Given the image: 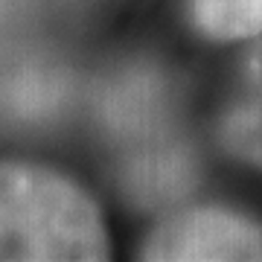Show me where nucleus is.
<instances>
[{"instance_id": "f03ea898", "label": "nucleus", "mask_w": 262, "mask_h": 262, "mask_svg": "<svg viewBox=\"0 0 262 262\" xmlns=\"http://www.w3.org/2000/svg\"><path fill=\"white\" fill-rule=\"evenodd\" d=\"M96 120L125 149L158 140L175 131V91L166 73L149 61L114 70L96 88Z\"/></svg>"}, {"instance_id": "0eeeda50", "label": "nucleus", "mask_w": 262, "mask_h": 262, "mask_svg": "<svg viewBox=\"0 0 262 262\" xmlns=\"http://www.w3.org/2000/svg\"><path fill=\"white\" fill-rule=\"evenodd\" d=\"M195 24L213 38H248L262 32V0H192Z\"/></svg>"}, {"instance_id": "7ed1b4c3", "label": "nucleus", "mask_w": 262, "mask_h": 262, "mask_svg": "<svg viewBox=\"0 0 262 262\" xmlns=\"http://www.w3.org/2000/svg\"><path fill=\"white\" fill-rule=\"evenodd\" d=\"M146 259H262V227L227 210L181 213L146 242Z\"/></svg>"}, {"instance_id": "423d86ee", "label": "nucleus", "mask_w": 262, "mask_h": 262, "mask_svg": "<svg viewBox=\"0 0 262 262\" xmlns=\"http://www.w3.org/2000/svg\"><path fill=\"white\" fill-rule=\"evenodd\" d=\"M219 137L233 158L262 169V44L242 70V84L219 122Z\"/></svg>"}, {"instance_id": "20e7f679", "label": "nucleus", "mask_w": 262, "mask_h": 262, "mask_svg": "<svg viewBox=\"0 0 262 262\" xmlns=\"http://www.w3.org/2000/svg\"><path fill=\"white\" fill-rule=\"evenodd\" d=\"M198 178V158L189 140L178 131H169L158 140L122 151L120 181L125 195L146 210L175 204Z\"/></svg>"}, {"instance_id": "f257e3e1", "label": "nucleus", "mask_w": 262, "mask_h": 262, "mask_svg": "<svg viewBox=\"0 0 262 262\" xmlns=\"http://www.w3.org/2000/svg\"><path fill=\"white\" fill-rule=\"evenodd\" d=\"M94 201L47 169L0 166V259H105Z\"/></svg>"}, {"instance_id": "6e6552de", "label": "nucleus", "mask_w": 262, "mask_h": 262, "mask_svg": "<svg viewBox=\"0 0 262 262\" xmlns=\"http://www.w3.org/2000/svg\"><path fill=\"white\" fill-rule=\"evenodd\" d=\"M15 9H18V0H0V24H6L15 15Z\"/></svg>"}, {"instance_id": "39448f33", "label": "nucleus", "mask_w": 262, "mask_h": 262, "mask_svg": "<svg viewBox=\"0 0 262 262\" xmlns=\"http://www.w3.org/2000/svg\"><path fill=\"white\" fill-rule=\"evenodd\" d=\"M70 96V73L44 56H24L0 70V117L18 125L53 120Z\"/></svg>"}]
</instances>
